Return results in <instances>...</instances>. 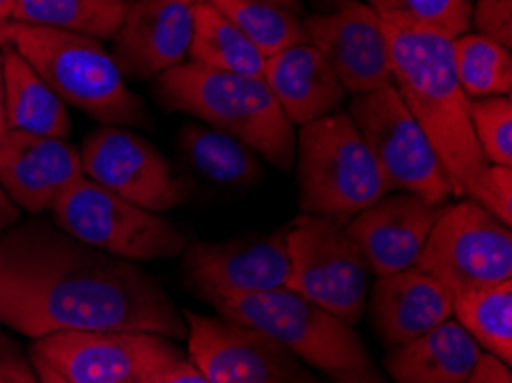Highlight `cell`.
I'll list each match as a JSON object with an SVG mask.
<instances>
[{"label": "cell", "mask_w": 512, "mask_h": 383, "mask_svg": "<svg viewBox=\"0 0 512 383\" xmlns=\"http://www.w3.org/2000/svg\"><path fill=\"white\" fill-rule=\"evenodd\" d=\"M0 324L40 340L67 331H150L186 340V319L136 262L30 221L0 232Z\"/></svg>", "instance_id": "obj_1"}, {"label": "cell", "mask_w": 512, "mask_h": 383, "mask_svg": "<svg viewBox=\"0 0 512 383\" xmlns=\"http://www.w3.org/2000/svg\"><path fill=\"white\" fill-rule=\"evenodd\" d=\"M391 51L393 88L451 175L455 195L464 198L487 166L473 138L469 104L453 62V39L414 23L382 17Z\"/></svg>", "instance_id": "obj_2"}, {"label": "cell", "mask_w": 512, "mask_h": 383, "mask_svg": "<svg viewBox=\"0 0 512 383\" xmlns=\"http://www.w3.org/2000/svg\"><path fill=\"white\" fill-rule=\"evenodd\" d=\"M159 97L173 111L237 138L271 166H294L297 134L262 76L214 72L182 62L159 76Z\"/></svg>", "instance_id": "obj_3"}, {"label": "cell", "mask_w": 512, "mask_h": 383, "mask_svg": "<svg viewBox=\"0 0 512 383\" xmlns=\"http://www.w3.org/2000/svg\"><path fill=\"white\" fill-rule=\"evenodd\" d=\"M12 46L65 104L92 120L108 127L147 124L145 104L127 88L118 62L99 39L17 23Z\"/></svg>", "instance_id": "obj_4"}, {"label": "cell", "mask_w": 512, "mask_h": 383, "mask_svg": "<svg viewBox=\"0 0 512 383\" xmlns=\"http://www.w3.org/2000/svg\"><path fill=\"white\" fill-rule=\"evenodd\" d=\"M294 161L304 214L347 225L389 193L370 147L343 111L299 127Z\"/></svg>", "instance_id": "obj_5"}, {"label": "cell", "mask_w": 512, "mask_h": 383, "mask_svg": "<svg viewBox=\"0 0 512 383\" xmlns=\"http://www.w3.org/2000/svg\"><path fill=\"white\" fill-rule=\"evenodd\" d=\"M212 306L219 317L265 335L329 377L372 365L354 326L287 287L216 299Z\"/></svg>", "instance_id": "obj_6"}, {"label": "cell", "mask_w": 512, "mask_h": 383, "mask_svg": "<svg viewBox=\"0 0 512 383\" xmlns=\"http://www.w3.org/2000/svg\"><path fill=\"white\" fill-rule=\"evenodd\" d=\"M347 115L375 156L389 191L418 195L430 205H446L453 198L451 175L393 83L354 95Z\"/></svg>", "instance_id": "obj_7"}, {"label": "cell", "mask_w": 512, "mask_h": 383, "mask_svg": "<svg viewBox=\"0 0 512 383\" xmlns=\"http://www.w3.org/2000/svg\"><path fill=\"white\" fill-rule=\"evenodd\" d=\"M53 223L69 237L127 262L168 260L184 253V234L157 211L120 198L81 177L51 209Z\"/></svg>", "instance_id": "obj_8"}, {"label": "cell", "mask_w": 512, "mask_h": 383, "mask_svg": "<svg viewBox=\"0 0 512 383\" xmlns=\"http://www.w3.org/2000/svg\"><path fill=\"white\" fill-rule=\"evenodd\" d=\"M287 289L356 326L368 310L370 267L343 223L301 214L287 225Z\"/></svg>", "instance_id": "obj_9"}, {"label": "cell", "mask_w": 512, "mask_h": 383, "mask_svg": "<svg viewBox=\"0 0 512 383\" xmlns=\"http://www.w3.org/2000/svg\"><path fill=\"white\" fill-rule=\"evenodd\" d=\"M30 354L67 383H159L184 354L175 340L150 331H67L33 342Z\"/></svg>", "instance_id": "obj_10"}, {"label": "cell", "mask_w": 512, "mask_h": 383, "mask_svg": "<svg viewBox=\"0 0 512 383\" xmlns=\"http://www.w3.org/2000/svg\"><path fill=\"white\" fill-rule=\"evenodd\" d=\"M416 267L451 292L510 280V225L469 198L444 205Z\"/></svg>", "instance_id": "obj_11"}, {"label": "cell", "mask_w": 512, "mask_h": 383, "mask_svg": "<svg viewBox=\"0 0 512 383\" xmlns=\"http://www.w3.org/2000/svg\"><path fill=\"white\" fill-rule=\"evenodd\" d=\"M189 358L212 383H322L274 340L223 317L186 312Z\"/></svg>", "instance_id": "obj_12"}, {"label": "cell", "mask_w": 512, "mask_h": 383, "mask_svg": "<svg viewBox=\"0 0 512 383\" xmlns=\"http://www.w3.org/2000/svg\"><path fill=\"white\" fill-rule=\"evenodd\" d=\"M182 267L189 287L209 303L283 289L290 280L287 228L186 246Z\"/></svg>", "instance_id": "obj_13"}, {"label": "cell", "mask_w": 512, "mask_h": 383, "mask_svg": "<svg viewBox=\"0 0 512 383\" xmlns=\"http://www.w3.org/2000/svg\"><path fill=\"white\" fill-rule=\"evenodd\" d=\"M79 152L85 177L138 207L159 214L186 200L166 156L136 131L106 124L83 140Z\"/></svg>", "instance_id": "obj_14"}, {"label": "cell", "mask_w": 512, "mask_h": 383, "mask_svg": "<svg viewBox=\"0 0 512 383\" xmlns=\"http://www.w3.org/2000/svg\"><path fill=\"white\" fill-rule=\"evenodd\" d=\"M308 44L322 53L347 95H366L393 83L382 17L366 0H345L304 19Z\"/></svg>", "instance_id": "obj_15"}, {"label": "cell", "mask_w": 512, "mask_h": 383, "mask_svg": "<svg viewBox=\"0 0 512 383\" xmlns=\"http://www.w3.org/2000/svg\"><path fill=\"white\" fill-rule=\"evenodd\" d=\"M81 177V152L65 138L10 129L0 140V189L19 211H51Z\"/></svg>", "instance_id": "obj_16"}, {"label": "cell", "mask_w": 512, "mask_h": 383, "mask_svg": "<svg viewBox=\"0 0 512 383\" xmlns=\"http://www.w3.org/2000/svg\"><path fill=\"white\" fill-rule=\"evenodd\" d=\"M444 205L389 191L375 205L356 214L345 228L377 278L416 267L425 241Z\"/></svg>", "instance_id": "obj_17"}, {"label": "cell", "mask_w": 512, "mask_h": 383, "mask_svg": "<svg viewBox=\"0 0 512 383\" xmlns=\"http://www.w3.org/2000/svg\"><path fill=\"white\" fill-rule=\"evenodd\" d=\"M193 5L180 0H131L113 37L122 76L152 78L189 58Z\"/></svg>", "instance_id": "obj_18"}, {"label": "cell", "mask_w": 512, "mask_h": 383, "mask_svg": "<svg viewBox=\"0 0 512 383\" xmlns=\"http://www.w3.org/2000/svg\"><path fill=\"white\" fill-rule=\"evenodd\" d=\"M368 296L372 326L391 349L421 338L453 317L451 289L418 267L377 278Z\"/></svg>", "instance_id": "obj_19"}, {"label": "cell", "mask_w": 512, "mask_h": 383, "mask_svg": "<svg viewBox=\"0 0 512 383\" xmlns=\"http://www.w3.org/2000/svg\"><path fill=\"white\" fill-rule=\"evenodd\" d=\"M262 78L292 127L340 111L347 92L327 58L313 44H294L267 58Z\"/></svg>", "instance_id": "obj_20"}, {"label": "cell", "mask_w": 512, "mask_h": 383, "mask_svg": "<svg viewBox=\"0 0 512 383\" xmlns=\"http://www.w3.org/2000/svg\"><path fill=\"white\" fill-rule=\"evenodd\" d=\"M480 354L478 342L451 317L421 338L393 347L384 367L395 383H464Z\"/></svg>", "instance_id": "obj_21"}, {"label": "cell", "mask_w": 512, "mask_h": 383, "mask_svg": "<svg viewBox=\"0 0 512 383\" xmlns=\"http://www.w3.org/2000/svg\"><path fill=\"white\" fill-rule=\"evenodd\" d=\"M3 83L7 127L35 136L67 138L72 134V117L44 78L14 49H3Z\"/></svg>", "instance_id": "obj_22"}, {"label": "cell", "mask_w": 512, "mask_h": 383, "mask_svg": "<svg viewBox=\"0 0 512 383\" xmlns=\"http://www.w3.org/2000/svg\"><path fill=\"white\" fill-rule=\"evenodd\" d=\"M186 60L214 72L239 76H262L267 62L242 30L207 0L193 5V35Z\"/></svg>", "instance_id": "obj_23"}, {"label": "cell", "mask_w": 512, "mask_h": 383, "mask_svg": "<svg viewBox=\"0 0 512 383\" xmlns=\"http://www.w3.org/2000/svg\"><path fill=\"white\" fill-rule=\"evenodd\" d=\"M453 319L485 354L512 363V278L453 292Z\"/></svg>", "instance_id": "obj_24"}, {"label": "cell", "mask_w": 512, "mask_h": 383, "mask_svg": "<svg viewBox=\"0 0 512 383\" xmlns=\"http://www.w3.org/2000/svg\"><path fill=\"white\" fill-rule=\"evenodd\" d=\"M131 0H14L10 21L56 28L92 39H113Z\"/></svg>", "instance_id": "obj_25"}, {"label": "cell", "mask_w": 512, "mask_h": 383, "mask_svg": "<svg viewBox=\"0 0 512 383\" xmlns=\"http://www.w3.org/2000/svg\"><path fill=\"white\" fill-rule=\"evenodd\" d=\"M186 161L209 182L221 186H251L265 170L251 147L207 124H189L180 134Z\"/></svg>", "instance_id": "obj_26"}, {"label": "cell", "mask_w": 512, "mask_h": 383, "mask_svg": "<svg viewBox=\"0 0 512 383\" xmlns=\"http://www.w3.org/2000/svg\"><path fill=\"white\" fill-rule=\"evenodd\" d=\"M207 3L235 23L265 58L276 56L287 46L308 42L299 14L269 0H207Z\"/></svg>", "instance_id": "obj_27"}, {"label": "cell", "mask_w": 512, "mask_h": 383, "mask_svg": "<svg viewBox=\"0 0 512 383\" xmlns=\"http://www.w3.org/2000/svg\"><path fill=\"white\" fill-rule=\"evenodd\" d=\"M453 62L469 99L508 97L512 90V56L506 46L478 33L453 39Z\"/></svg>", "instance_id": "obj_28"}, {"label": "cell", "mask_w": 512, "mask_h": 383, "mask_svg": "<svg viewBox=\"0 0 512 383\" xmlns=\"http://www.w3.org/2000/svg\"><path fill=\"white\" fill-rule=\"evenodd\" d=\"M379 17L414 23L446 37L471 30V0H366Z\"/></svg>", "instance_id": "obj_29"}, {"label": "cell", "mask_w": 512, "mask_h": 383, "mask_svg": "<svg viewBox=\"0 0 512 383\" xmlns=\"http://www.w3.org/2000/svg\"><path fill=\"white\" fill-rule=\"evenodd\" d=\"M473 138L492 166H512V101L510 97L471 99Z\"/></svg>", "instance_id": "obj_30"}, {"label": "cell", "mask_w": 512, "mask_h": 383, "mask_svg": "<svg viewBox=\"0 0 512 383\" xmlns=\"http://www.w3.org/2000/svg\"><path fill=\"white\" fill-rule=\"evenodd\" d=\"M480 207L490 211L501 223L512 225V170L508 166H487L473 177L467 195Z\"/></svg>", "instance_id": "obj_31"}, {"label": "cell", "mask_w": 512, "mask_h": 383, "mask_svg": "<svg viewBox=\"0 0 512 383\" xmlns=\"http://www.w3.org/2000/svg\"><path fill=\"white\" fill-rule=\"evenodd\" d=\"M471 28L496 44L512 46V0H476L471 7Z\"/></svg>", "instance_id": "obj_32"}, {"label": "cell", "mask_w": 512, "mask_h": 383, "mask_svg": "<svg viewBox=\"0 0 512 383\" xmlns=\"http://www.w3.org/2000/svg\"><path fill=\"white\" fill-rule=\"evenodd\" d=\"M0 383H42L33 361L12 340L0 347Z\"/></svg>", "instance_id": "obj_33"}, {"label": "cell", "mask_w": 512, "mask_h": 383, "mask_svg": "<svg viewBox=\"0 0 512 383\" xmlns=\"http://www.w3.org/2000/svg\"><path fill=\"white\" fill-rule=\"evenodd\" d=\"M464 383H512L510 365L501 363L492 354H480L476 367H473Z\"/></svg>", "instance_id": "obj_34"}, {"label": "cell", "mask_w": 512, "mask_h": 383, "mask_svg": "<svg viewBox=\"0 0 512 383\" xmlns=\"http://www.w3.org/2000/svg\"><path fill=\"white\" fill-rule=\"evenodd\" d=\"M159 383H212V379L189 356H182L166 367Z\"/></svg>", "instance_id": "obj_35"}, {"label": "cell", "mask_w": 512, "mask_h": 383, "mask_svg": "<svg viewBox=\"0 0 512 383\" xmlns=\"http://www.w3.org/2000/svg\"><path fill=\"white\" fill-rule=\"evenodd\" d=\"M329 383H389V381H386L382 374L375 370V367L368 365V367H363V370L331 374Z\"/></svg>", "instance_id": "obj_36"}, {"label": "cell", "mask_w": 512, "mask_h": 383, "mask_svg": "<svg viewBox=\"0 0 512 383\" xmlns=\"http://www.w3.org/2000/svg\"><path fill=\"white\" fill-rule=\"evenodd\" d=\"M19 218H21V211L10 198H7L5 191L0 189V232L12 228V225H17Z\"/></svg>", "instance_id": "obj_37"}, {"label": "cell", "mask_w": 512, "mask_h": 383, "mask_svg": "<svg viewBox=\"0 0 512 383\" xmlns=\"http://www.w3.org/2000/svg\"><path fill=\"white\" fill-rule=\"evenodd\" d=\"M30 361H33L37 377H40V381H42V383H67L65 379L60 377V374H58L56 370H53V367H51L49 363H44L42 358H37V356L30 354Z\"/></svg>", "instance_id": "obj_38"}, {"label": "cell", "mask_w": 512, "mask_h": 383, "mask_svg": "<svg viewBox=\"0 0 512 383\" xmlns=\"http://www.w3.org/2000/svg\"><path fill=\"white\" fill-rule=\"evenodd\" d=\"M10 131L7 127V113H5V83H3V49H0V140Z\"/></svg>", "instance_id": "obj_39"}, {"label": "cell", "mask_w": 512, "mask_h": 383, "mask_svg": "<svg viewBox=\"0 0 512 383\" xmlns=\"http://www.w3.org/2000/svg\"><path fill=\"white\" fill-rule=\"evenodd\" d=\"M14 26H17V23H14V21L0 19V49H5V46H12Z\"/></svg>", "instance_id": "obj_40"}, {"label": "cell", "mask_w": 512, "mask_h": 383, "mask_svg": "<svg viewBox=\"0 0 512 383\" xmlns=\"http://www.w3.org/2000/svg\"><path fill=\"white\" fill-rule=\"evenodd\" d=\"M269 3L281 5V7H285V10H290L294 14L304 12V0H269Z\"/></svg>", "instance_id": "obj_41"}, {"label": "cell", "mask_w": 512, "mask_h": 383, "mask_svg": "<svg viewBox=\"0 0 512 383\" xmlns=\"http://www.w3.org/2000/svg\"><path fill=\"white\" fill-rule=\"evenodd\" d=\"M14 10V0H0V19H10Z\"/></svg>", "instance_id": "obj_42"}, {"label": "cell", "mask_w": 512, "mask_h": 383, "mask_svg": "<svg viewBox=\"0 0 512 383\" xmlns=\"http://www.w3.org/2000/svg\"><path fill=\"white\" fill-rule=\"evenodd\" d=\"M322 5H327V7H336V5H340V3H345V0H320Z\"/></svg>", "instance_id": "obj_43"}, {"label": "cell", "mask_w": 512, "mask_h": 383, "mask_svg": "<svg viewBox=\"0 0 512 383\" xmlns=\"http://www.w3.org/2000/svg\"><path fill=\"white\" fill-rule=\"evenodd\" d=\"M7 340H10V338H7V335H5V333H3V328H0V347H3V345H5V342H7Z\"/></svg>", "instance_id": "obj_44"}, {"label": "cell", "mask_w": 512, "mask_h": 383, "mask_svg": "<svg viewBox=\"0 0 512 383\" xmlns=\"http://www.w3.org/2000/svg\"><path fill=\"white\" fill-rule=\"evenodd\" d=\"M180 3H186V5H198V3H203V0H180Z\"/></svg>", "instance_id": "obj_45"}]
</instances>
